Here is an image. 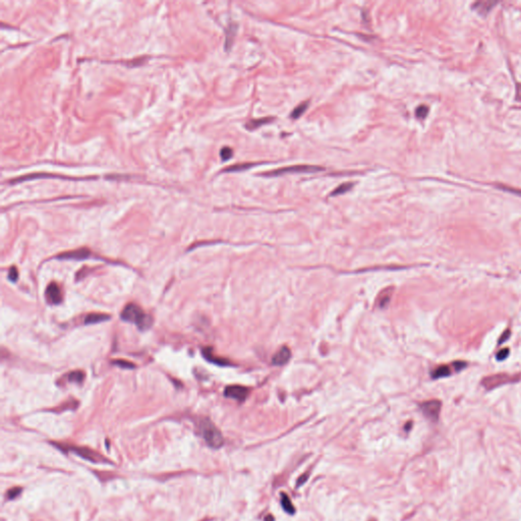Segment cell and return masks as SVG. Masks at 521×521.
Segmentation results:
<instances>
[{"instance_id": "6da1fadb", "label": "cell", "mask_w": 521, "mask_h": 521, "mask_svg": "<svg viewBox=\"0 0 521 521\" xmlns=\"http://www.w3.org/2000/svg\"><path fill=\"white\" fill-rule=\"evenodd\" d=\"M123 321L137 325L141 330H146L152 325V318L147 315L141 307L135 304H128L121 313Z\"/></svg>"}, {"instance_id": "7a4b0ae2", "label": "cell", "mask_w": 521, "mask_h": 521, "mask_svg": "<svg viewBox=\"0 0 521 521\" xmlns=\"http://www.w3.org/2000/svg\"><path fill=\"white\" fill-rule=\"evenodd\" d=\"M199 431L206 443L212 448L218 449L224 443L222 434L208 419H204L199 424Z\"/></svg>"}, {"instance_id": "3957f363", "label": "cell", "mask_w": 521, "mask_h": 521, "mask_svg": "<svg viewBox=\"0 0 521 521\" xmlns=\"http://www.w3.org/2000/svg\"><path fill=\"white\" fill-rule=\"evenodd\" d=\"M520 378H521L520 374L510 375V374H506V373H500V374L486 377L481 381V385L487 390H493V389L498 388L503 385L518 382L520 380Z\"/></svg>"}, {"instance_id": "277c9868", "label": "cell", "mask_w": 521, "mask_h": 521, "mask_svg": "<svg viewBox=\"0 0 521 521\" xmlns=\"http://www.w3.org/2000/svg\"><path fill=\"white\" fill-rule=\"evenodd\" d=\"M324 170V168L320 166L313 165H293L287 166L283 168H278L275 170H271L269 172L263 173L264 176H280L284 174H295V173H314Z\"/></svg>"}, {"instance_id": "5b68a950", "label": "cell", "mask_w": 521, "mask_h": 521, "mask_svg": "<svg viewBox=\"0 0 521 521\" xmlns=\"http://www.w3.org/2000/svg\"><path fill=\"white\" fill-rule=\"evenodd\" d=\"M442 403L439 400H429L423 402L420 407L424 416L431 422H437L439 420Z\"/></svg>"}, {"instance_id": "8992f818", "label": "cell", "mask_w": 521, "mask_h": 521, "mask_svg": "<svg viewBox=\"0 0 521 521\" xmlns=\"http://www.w3.org/2000/svg\"><path fill=\"white\" fill-rule=\"evenodd\" d=\"M248 393H249V390L246 387L238 386V385L228 386V387H226V389L224 391V395L226 397L232 398L239 402L244 401L247 398Z\"/></svg>"}, {"instance_id": "52a82bcc", "label": "cell", "mask_w": 521, "mask_h": 521, "mask_svg": "<svg viewBox=\"0 0 521 521\" xmlns=\"http://www.w3.org/2000/svg\"><path fill=\"white\" fill-rule=\"evenodd\" d=\"M45 296H46L47 303L50 305H59L62 302L61 289L54 282H52L48 285L46 292H45Z\"/></svg>"}, {"instance_id": "ba28073f", "label": "cell", "mask_w": 521, "mask_h": 521, "mask_svg": "<svg viewBox=\"0 0 521 521\" xmlns=\"http://www.w3.org/2000/svg\"><path fill=\"white\" fill-rule=\"evenodd\" d=\"M496 2H491V0H481V2L474 3L471 8L473 11H475L478 15L481 16H487L492 9L497 5Z\"/></svg>"}, {"instance_id": "9c48e42d", "label": "cell", "mask_w": 521, "mask_h": 521, "mask_svg": "<svg viewBox=\"0 0 521 521\" xmlns=\"http://www.w3.org/2000/svg\"><path fill=\"white\" fill-rule=\"evenodd\" d=\"M453 371H455V370H454V367H453L452 363L450 365L442 364V365L437 366L435 369H433L432 374H431V377L434 380L442 379V378H446V377L451 376Z\"/></svg>"}, {"instance_id": "30bf717a", "label": "cell", "mask_w": 521, "mask_h": 521, "mask_svg": "<svg viewBox=\"0 0 521 521\" xmlns=\"http://www.w3.org/2000/svg\"><path fill=\"white\" fill-rule=\"evenodd\" d=\"M291 357V352H290V349L286 346H283L282 348H280L276 353L275 355L273 356L272 358V363L274 365H277V366H280V365H284L288 362V360L290 359Z\"/></svg>"}, {"instance_id": "8fae6325", "label": "cell", "mask_w": 521, "mask_h": 521, "mask_svg": "<svg viewBox=\"0 0 521 521\" xmlns=\"http://www.w3.org/2000/svg\"><path fill=\"white\" fill-rule=\"evenodd\" d=\"M90 255V251L86 248H81L73 251H67L64 253H61L58 255L59 258L64 259H84L87 258Z\"/></svg>"}, {"instance_id": "7c38bea8", "label": "cell", "mask_w": 521, "mask_h": 521, "mask_svg": "<svg viewBox=\"0 0 521 521\" xmlns=\"http://www.w3.org/2000/svg\"><path fill=\"white\" fill-rule=\"evenodd\" d=\"M110 317L105 315V314H90L88 315L86 318H85V321L84 323L86 325H91V324H97V323H101V322H104L106 320H108Z\"/></svg>"}, {"instance_id": "4fadbf2b", "label": "cell", "mask_w": 521, "mask_h": 521, "mask_svg": "<svg viewBox=\"0 0 521 521\" xmlns=\"http://www.w3.org/2000/svg\"><path fill=\"white\" fill-rule=\"evenodd\" d=\"M274 120L273 117H265V118H259V119H252L250 121H248L246 123V128L252 131V129H255L259 126H262L264 124H268L270 122H272Z\"/></svg>"}, {"instance_id": "5bb4252c", "label": "cell", "mask_w": 521, "mask_h": 521, "mask_svg": "<svg viewBox=\"0 0 521 521\" xmlns=\"http://www.w3.org/2000/svg\"><path fill=\"white\" fill-rule=\"evenodd\" d=\"M85 379V373L82 370H74V371H71V373H69L67 376H66V381L67 382H70V383H77V384H80L84 381Z\"/></svg>"}, {"instance_id": "9a60e30c", "label": "cell", "mask_w": 521, "mask_h": 521, "mask_svg": "<svg viewBox=\"0 0 521 521\" xmlns=\"http://www.w3.org/2000/svg\"><path fill=\"white\" fill-rule=\"evenodd\" d=\"M281 505H282V508L283 510L288 513V514H294L295 513V508L292 504V502L290 501V499L288 498V496L285 494V493H282L281 494Z\"/></svg>"}, {"instance_id": "2e32d148", "label": "cell", "mask_w": 521, "mask_h": 521, "mask_svg": "<svg viewBox=\"0 0 521 521\" xmlns=\"http://www.w3.org/2000/svg\"><path fill=\"white\" fill-rule=\"evenodd\" d=\"M204 353V356L209 360V361H212L214 363H217V364H220V365H227L229 364V362L225 359H222V358H219V357H215L212 353V349L211 348H207V349H204L203 351Z\"/></svg>"}, {"instance_id": "e0dca14e", "label": "cell", "mask_w": 521, "mask_h": 521, "mask_svg": "<svg viewBox=\"0 0 521 521\" xmlns=\"http://www.w3.org/2000/svg\"><path fill=\"white\" fill-rule=\"evenodd\" d=\"M353 187V183L352 182H345V183H342L340 184L338 188L335 189L331 194L330 196L331 197H336V196H339V195H343L347 192H349L351 190V188Z\"/></svg>"}, {"instance_id": "ac0fdd59", "label": "cell", "mask_w": 521, "mask_h": 521, "mask_svg": "<svg viewBox=\"0 0 521 521\" xmlns=\"http://www.w3.org/2000/svg\"><path fill=\"white\" fill-rule=\"evenodd\" d=\"M255 166V163H241L236 164L233 166H230L226 169H224V172H239V171H245L246 169H249L251 167Z\"/></svg>"}, {"instance_id": "d6986e66", "label": "cell", "mask_w": 521, "mask_h": 521, "mask_svg": "<svg viewBox=\"0 0 521 521\" xmlns=\"http://www.w3.org/2000/svg\"><path fill=\"white\" fill-rule=\"evenodd\" d=\"M308 106H309V102H304V103L300 104L297 107H295L294 110L292 111V113H291V117L294 118V119L301 117L304 114L305 111L308 109Z\"/></svg>"}, {"instance_id": "ffe728a7", "label": "cell", "mask_w": 521, "mask_h": 521, "mask_svg": "<svg viewBox=\"0 0 521 521\" xmlns=\"http://www.w3.org/2000/svg\"><path fill=\"white\" fill-rule=\"evenodd\" d=\"M391 293H392L391 289H386L385 291H383L380 294V296H379V307L380 308H385L388 305V303L391 300Z\"/></svg>"}, {"instance_id": "44dd1931", "label": "cell", "mask_w": 521, "mask_h": 521, "mask_svg": "<svg viewBox=\"0 0 521 521\" xmlns=\"http://www.w3.org/2000/svg\"><path fill=\"white\" fill-rule=\"evenodd\" d=\"M235 32H236V26L235 25H232L229 27V30L227 31V34H226V44H225V47L227 50H229L232 42H233V38L235 36Z\"/></svg>"}, {"instance_id": "7402d4cb", "label": "cell", "mask_w": 521, "mask_h": 521, "mask_svg": "<svg viewBox=\"0 0 521 521\" xmlns=\"http://www.w3.org/2000/svg\"><path fill=\"white\" fill-rule=\"evenodd\" d=\"M428 113H429V107L427 105H421L416 110V115L420 119L426 118Z\"/></svg>"}, {"instance_id": "603a6c76", "label": "cell", "mask_w": 521, "mask_h": 521, "mask_svg": "<svg viewBox=\"0 0 521 521\" xmlns=\"http://www.w3.org/2000/svg\"><path fill=\"white\" fill-rule=\"evenodd\" d=\"M232 155H233V151H232V149L229 147H224L220 151V156L223 161L229 160L232 157Z\"/></svg>"}, {"instance_id": "cb8c5ba5", "label": "cell", "mask_w": 521, "mask_h": 521, "mask_svg": "<svg viewBox=\"0 0 521 521\" xmlns=\"http://www.w3.org/2000/svg\"><path fill=\"white\" fill-rule=\"evenodd\" d=\"M452 365L454 367V370L456 371V373H458V371H461L462 369H464L467 366V362L466 361L457 360V361L452 362Z\"/></svg>"}, {"instance_id": "d4e9b609", "label": "cell", "mask_w": 521, "mask_h": 521, "mask_svg": "<svg viewBox=\"0 0 521 521\" xmlns=\"http://www.w3.org/2000/svg\"><path fill=\"white\" fill-rule=\"evenodd\" d=\"M509 355V349L508 348H503L501 349L497 355H496V358L499 360V361H502V360H505Z\"/></svg>"}, {"instance_id": "484cf974", "label": "cell", "mask_w": 521, "mask_h": 521, "mask_svg": "<svg viewBox=\"0 0 521 521\" xmlns=\"http://www.w3.org/2000/svg\"><path fill=\"white\" fill-rule=\"evenodd\" d=\"M9 278L10 280H12L13 282H16L19 278V272H18V269L16 267H12L10 269V273H9Z\"/></svg>"}, {"instance_id": "4316f807", "label": "cell", "mask_w": 521, "mask_h": 521, "mask_svg": "<svg viewBox=\"0 0 521 521\" xmlns=\"http://www.w3.org/2000/svg\"><path fill=\"white\" fill-rule=\"evenodd\" d=\"M113 363L116 364V365H119V366H121V367H124V368L135 367V365H134L133 363H131V362L126 361V360H114Z\"/></svg>"}, {"instance_id": "83f0119b", "label": "cell", "mask_w": 521, "mask_h": 521, "mask_svg": "<svg viewBox=\"0 0 521 521\" xmlns=\"http://www.w3.org/2000/svg\"><path fill=\"white\" fill-rule=\"evenodd\" d=\"M309 475H310L309 473H307V474L305 473V474H303V475H302V476H301V477H300L299 479H297V483H296V487H301V486H303V485H304V483H305V482H306V481L308 480V478H309Z\"/></svg>"}, {"instance_id": "f1b7e54d", "label": "cell", "mask_w": 521, "mask_h": 521, "mask_svg": "<svg viewBox=\"0 0 521 521\" xmlns=\"http://www.w3.org/2000/svg\"><path fill=\"white\" fill-rule=\"evenodd\" d=\"M510 335H511V332H510V330H506V331H505V332H504V333L502 334V336L500 337V340H499V344H502V343H504L505 341H507V340H508V338L510 337Z\"/></svg>"}, {"instance_id": "f546056e", "label": "cell", "mask_w": 521, "mask_h": 521, "mask_svg": "<svg viewBox=\"0 0 521 521\" xmlns=\"http://www.w3.org/2000/svg\"><path fill=\"white\" fill-rule=\"evenodd\" d=\"M516 100L521 102V84L520 83L516 84Z\"/></svg>"}, {"instance_id": "4dcf8cb0", "label": "cell", "mask_w": 521, "mask_h": 521, "mask_svg": "<svg viewBox=\"0 0 521 521\" xmlns=\"http://www.w3.org/2000/svg\"><path fill=\"white\" fill-rule=\"evenodd\" d=\"M20 492H21V490H18V491H17V490H14V497H15L16 495H18V494H19ZM12 493H13V492H10V493H9V495L11 496V498H13V496H12Z\"/></svg>"}, {"instance_id": "1f68e13d", "label": "cell", "mask_w": 521, "mask_h": 521, "mask_svg": "<svg viewBox=\"0 0 521 521\" xmlns=\"http://www.w3.org/2000/svg\"><path fill=\"white\" fill-rule=\"evenodd\" d=\"M265 521H274V517L272 515H268L266 518H265Z\"/></svg>"}]
</instances>
